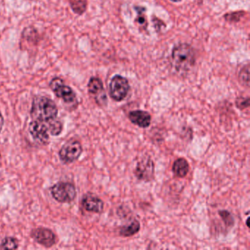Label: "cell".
<instances>
[{
    "label": "cell",
    "instance_id": "8992f818",
    "mask_svg": "<svg viewBox=\"0 0 250 250\" xmlns=\"http://www.w3.org/2000/svg\"><path fill=\"white\" fill-rule=\"evenodd\" d=\"M129 90V83L125 77L116 75L111 80L109 85V95L115 102L124 100Z\"/></svg>",
    "mask_w": 250,
    "mask_h": 250
},
{
    "label": "cell",
    "instance_id": "52a82bcc",
    "mask_svg": "<svg viewBox=\"0 0 250 250\" xmlns=\"http://www.w3.org/2000/svg\"><path fill=\"white\" fill-rule=\"evenodd\" d=\"M29 132L33 140L40 145L47 146L49 143L48 125L38 120H32L29 124Z\"/></svg>",
    "mask_w": 250,
    "mask_h": 250
},
{
    "label": "cell",
    "instance_id": "e0dca14e",
    "mask_svg": "<svg viewBox=\"0 0 250 250\" xmlns=\"http://www.w3.org/2000/svg\"><path fill=\"white\" fill-rule=\"evenodd\" d=\"M136 11L137 12V17L136 19V23L140 29L146 30L147 27V18H146V9L144 8H136Z\"/></svg>",
    "mask_w": 250,
    "mask_h": 250
},
{
    "label": "cell",
    "instance_id": "277c9868",
    "mask_svg": "<svg viewBox=\"0 0 250 250\" xmlns=\"http://www.w3.org/2000/svg\"><path fill=\"white\" fill-rule=\"evenodd\" d=\"M52 197L58 203H70L77 197V188L70 182H58L50 188Z\"/></svg>",
    "mask_w": 250,
    "mask_h": 250
},
{
    "label": "cell",
    "instance_id": "8fae6325",
    "mask_svg": "<svg viewBox=\"0 0 250 250\" xmlns=\"http://www.w3.org/2000/svg\"><path fill=\"white\" fill-rule=\"evenodd\" d=\"M82 206L84 210L91 213H100L104 210V204L102 199L91 194H87L82 200Z\"/></svg>",
    "mask_w": 250,
    "mask_h": 250
},
{
    "label": "cell",
    "instance_id": "30bf717a",
    "mask_svg": "<svg viewBox=\"0 0 250 250\" xmlns=\"http://www.w3.org/2000/svg\"><path fill=\"white\" fill-rule=\"evenodd\" d=\"M88 93L93 96L96 103L100 106L107 104V98L104 88L103 83L98 77H92L87 84Z\"/></svg>",
    "mask_w": 250,
    "mask_h": 250
},
{
    "label": "cell",
    "instance_id": "7c38bea8",
    "mask_svg": "<svg viewBox=\"0 0 250 250\" xmlns=\"http://www.w3.org/2000/svg\"><path fill=\"white\" fill-rule=\"evenodd\" d=\"M128 118L133 124L140 128H147L151 123V115L146 111H131L128 114Z\"/></svg>",
    "mask_w": 250,
    "mask_h": 250
},
{
    "label": "cell",
    "instance_id": "d6986e66",
    "mask_svg": "<svg viewBox=\"0 0 250 250\" xmlns=\"http://www.w3.org/2000/svg\"><path fill=\"white\" fill-rule=\"evenodd\" d=\"M19 247V241L17 238L14 237H6L4 238L0 244V249L5 250V249H12V250H17Z\"/></svg>",
    "mask_w": 250,
    "mask_h": 250
},
{
    "label": "cell",
    "instance_id": "cb8c5ba5",
    "mask_svg": "<svg viewBox=\"0 0 250 250\" xmlns=\"http://www.w3.org/2000/svg\"><path fill=\"white\" fill-rule=\"evenodd\" d=\"M4 124H5V120H4L2 112H0V133H1L2 128H3Z\"/></svg>",
    "mask_w": 250,
    "mask_h": 250
},
{
    "label": "cell",
    "instance_id": "ac0fdd59",
    "mask_svg": "<svg viewBox=\"0 0 250 250\" xmlns=\"http://www.w3.org/2000/svg\"><path fill=\"white\" fill-rule=\"evenodd\" d=\"M49 128V133L52 136H58L62 133L63 130V124L62 121L59 119H56L55 121H52L48 125Z\"/></svg>",
    "mask_w": 250,
    "mask_h": 250
},
{
    "label": "cell",
    "instance_id": "603a6c76",
    "mask_svg": "<svg viewBox=\"0 0 250 250\" xmlns=\"http://www.w3.org/2000/svg\"><path fill=\"white\" fill-rule=\"evenodd\" d=\"M239 80L241 83L249 87V66L244 67L239 74Z\"/></svg>",
    "mask_w": 250,
    "mask_h": 250
},
{
    "label": "cell",
    "instance_id": "7402d4cb",
    "mask_svg": "<svg viewBox=\"0 0 250 250\" xmlns=\"http://www.w3.org/2000/svg\"><path fill=\"white\" fill-rule=\"evenodd\" d=\"M235 105L237 108L244 110L250 107V99L249 98L238 97L235 101Z\"/></svg>",
    "mask_w": 250,
    "mask_h": 250
},
{
    "label": "cell",
    "instance_id": "5bb4252c",
    "mask_svg": "<svg viewBox=\"0 0 250 250\" xmlns=\"http://www.w3.org/2000/svg\"><path fill=\"white\" fill-rule=\"evenodd\" d=\"M189 171V165L184 158H179L174 162L172 165V172L175 176L178 178H184L187 176Z\"/></svg>",
    "mask_w": 250,
    "mask_h": 250
},
{
    "label": "cell",
    "instance_id": "44dd1931",
    "mask_svg": "<svg viewBox=\"0 0 250 250\" xmlns=\"http://www.w3.org/2000/svg\"><path fill=\"white\" fill-rule=\"evenodd\" d=\"M244 14H245V12H244V11H237V12L225 14V19L226 21H229V22H237V21H240V20L244 17Z\"/></svg>",
    "mask_w": 250,
    "mask_h": 250
},
{
    "label": "cell",
    "instance_id": "484cf974",
    "mask_svg": "<svg viewBox=\"0 0 250 250\" xmlns=\"http://www.w3.org/2000/svg\"><path fill=\"white\" fill-rule=\"evenodd\" d=\"M247 227H248V228H250V225H249V218L248 219H247Z\"/></svg>",
    "mask_w": 250,
    "mask_h": 250
},
{
    "label": "cell",
    "instance_id": "4fadbf2b",
    "mask_svg": "<svg viewBox=\"0 0 250 250\" xmlns=\"http://www.w3.org/2000/svg\"><path fill=\"white\" fill-rule=\"evenodd\" d=\"M39 33L37 30L32 27H28L24 29L21 34V43L20 44H23L24 46H21V49H27V46H36L39 43Z\"/></svg>",
    "mask_w": 250,
    "mask_h": 250
},
{
    "label": "cell",
    "instance_id": "ba28073f",
    "mask_svg": "<svg viewBox=\"0 0 250 250\" xmlns=\"http://www.w3.org/2000/svg\"><path fill=\"white\" fill-rule=\"evenodd\" d=\"M155 166L151 158L145 157L137 163L134 175L140 181H150L154 178Z\"/></svg>",
    "mask_w": 250,
    "mask_h": 250
},
{
    "label": "cell",
    "instance_id": "2e32d148",
    "mask_svg": "<svg viewBox=\"0 0 250 250\" xmlns=\"http://www.w3.org/2000/svg\"><path fill=\"white\" fill-rule=\"evenodd\" d=\"M87 0H69V5L74 14L83 15L87 8Z\"/></svg>",
    "mask_w": 250,
    "mask_h": 250
},
{
    "label": "cell",
    "instance_id": "3957f363",
    "mask_svg": "<svg viewBox=\"0 0 250 250\" xmlns=\"http://www.w3.org/2000/svg\"><path fill=\"white\" fill-rule=\"evenodd\" d=\"M49 87L58 99L72 108L78 106V99L74 90L64 83L60 77H55L49 83Z\"/></svg>",
    "mask_w": 250,
    "mask_h": 250
},
{
    "label": "cell",
    "instance_id": "9c48e42d",
    "mask_svg": "<svg viewBox=\"0 0 250 250\" xmlns=\"http://www.w3.org/2000/svg\"><path fill=\"white\" fill-rule=\"evenodd\" d=\"M33 239L43 247H53L58 242V237L53 231L46 228H38L33 229L31 233Z\"/></svg>",
    "mask_w": 250,
    "mask_h": 250
},
{
    "label": "cell",
    "instance_id": "5b68a950",
    "mask_svg": "<svg viewBox=\"0 0 250 250\" xmlns=\"http://www.w3.org/2000/svg\"><path fill=\"white\" fill-rule=\"evenodd\" d=\"M83 152V146L80 142L74 139H71L60 149V159L65 165L74 163L80 159Z\"/></svg>",
    "mask_w": 250,
    "mask_h": 250
},
{
    "label": "cell",
    "instance_id": "4316f807",
    "mask_svg": "<svg viewBox=\"0 0 250 250\" xmlns=\"http://www.w3.org/2000/svg\"><path fill=\"white\" fill-rule=\"evenodd\" d=\"M1 159H2V156H1V153H0V161H1Z\"/></svg>",
    "mask_w": 250,
    "mask_h": 250
},
{
    "label": "cell",
    "instance_id": "6da1fadb",
    "mask_svg": "<svg viewBox=\"0 0 250 250\" xmlns=\"http://www.w3.org/2000/svg\"><path fill=\"white\" fill-rule=\"evenodd\" d=\"M58 106L50 98L37 96L33 99L30 109L32 120H38L48 125L58 119Z\"/></svg>",
    "mask_w": 250,
    "mask_h": 250
},
{
    "label": "cell",
    "instance_id": "9a60e30c",
    "mask_svg": "<svg viewBox=\"0 0 250 250\" xmlns=\"http://www.w3.org/2000/svg\"><path fill=\"white\" fill-rule=\"evenodd\" d=\"M140 230V223L139 221L134 220L129 224L122 227L120 229V235L123 237H130L137 234Z\"/></svg>",
    "mask_w": 250,
    "mask_h": 250
},
{
    "label": "cell",
    "instance_id": "ffe728a7",
    "mask_svg": "<svg viewBox=\"0 0 250 250\" xmlns=\"http://www.w3.org/2000/svg\"><path fill=\"white\" fill-rule=\"evenodd\" d=\"M219 214L227 227L231 228V227L233 226L235 222H234L233 217L229 211L225 210H219Z\"/></svg>",
    "mask_w": 250,
    "mask_h": 250
},
{
    "label": "cell",
    "instance_id": "d4e9b609",
    "mask_svg": "<svg viewBox=\"0 0 250 250\" xmlns=\"http://www.w3.org/2000/svg\"><path fill=\"white\" fill-rule=\"evenodd\" d=\"M171 1H172V2H181V0H171Z\"/></svg>",
    "mask_w": 250,
    "mask_h": 250
},
{
    "label": "cell",
    "instance_id": "7a4b0ae2",
    "mask_svg": "<svg viewBox=\"0 0 250 250\" xmlns=\"http://www.w3.org/2000/svg\"><path fill=\"white\" fill-rule=\"evenodd\" d=\"M172 59L177 71L186 72L195 63V52L187 43H180L172 49Z\"/></svg>",
    "mask_w": 250,
    "mask_h": 250
}]
</instances>
